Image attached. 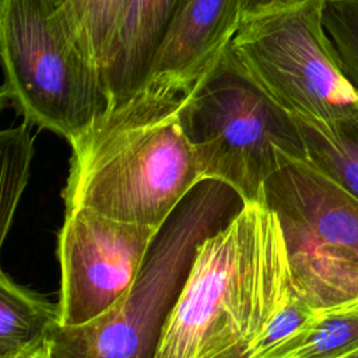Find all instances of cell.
<instances>
[{
	"label": "cell",
	"mask_w": 358,
	"mask_h": 358,
	"mask_svg": "<svg viewBox=\"0 0 358 358\" xmlns=\"http://www.w3.org/2000/svg\"><path fill=\"white\" fill-rule=\"evenodd\" d=\"M306 1L310 0H241V25L253 18L301 6Z\"/></svg>",
	"instance_id": "ac0fdd59"
},
{
	"label": "cell",
	"mask_w": 358,
	"mask_h": 358,
	"mask_svg": "<svg viewBox=\"0 0 358 358\" xmlns=\"http://www.w3.org/2000/svg\"><path fill=\"white\" fill-rule=\"evenodd\" d=\"M292 116L305 144L306 159L358 199V112L331 122Z\"/></svg>",
	"instance_id": "7c38bea8"
},
{
	"label": "cell",
	"mask_w": 358,
	"mask_h": 358,
	"mask_svg": "<svg viewBox=\"0 0 358 358\" xmlns=\"http://www.w3.org/2000/svg\"><path fill=\"white\" fill-rule=\"evenodd\" d=\"M248 348H249V344H238L211 358H248Z\"/></svg>",
	"instance_id": "ffe728a7"
},
{
	"label": "cell",
	"mask_w": 358,
	"mask_h": 358,
	"mask_svg": "<svg viewBox=\"0 0 358 358\" xmlns=\"http://www.w3.org/2000/svg\"><path fill=\"white\" fill-rule=\"evenodd\" d=\"M337 358H358V347L350 350L348 352H345V354H343V355H340Z\"/></svg>",
	"instance_id": "44dd1931"
},
{
	"label": "cell",
	"mask_w": 358,
	"mask_h": 358,
	"mask_svg": "<svg viewBox=\"0 0 358 358\" xmlns=\"http://www.w3.org/2000/svg\"><path fill=\"white\" fill-rule=\"evenodd\" d=\"M159 231L90 208L64 211L57 241L60 326H81L109 310L133 285Z\"/></svg>",
	"instance_id": "ba28073f"
},
{
	"label": "cell",
	"mask_w": 358,
	"mask_h": 358,
	"mask_svg": "<svg viewBox=\"0 0 358 358\" xmlns=\"http://www.w3.org/2000/svg\"><path fill=\"white\" fill-rule=\"evenodd\" d=\"M182 123L203 180L242 201L263 199L264 183L288 158L306 159L294 116L248 71L231 43L185 92Z\"/></svg>",
	"instance_id": "3957f363"
},
{
	"label": "cell",
	"mask_w": 358,
	"mask_h": 358,
	"mask_svg": "<svg viewBox=\"0 0 358 358\" xmlns=\"http://www.w3.org/2000/svg\"><path fill=\"white\" fill-rule=\"evenodd\" d=\"M13 358H52L50 357V348H49V341H43L42 344L32 347Z\"/></svg>",
	"instance_id": "d6986e66"
},
{
	"label": "cell",
	"mask_w": 358,
	"mask_h": 358,
	"mask_svg": "<svg viewBox=\"0 0 358 358\" xmlns=\"http://www.w3.org/2000/svg\"><path fill=\"white\" fill-rule=\"evenodd\" d=\"M183 1L131 0L105 71L109 106L123 102L145 85L166 27Z\"/></svg>",
	"instance_id": "30bf717a"
},
{
	"label": "cell",
	"mask_w": 358,
	"mask_h": 358,
	"mask_svg": "<svg viewBox=\"0 0 358 358\" xmlns=\"http://www.w3.org/2000/svg\"><path fill=\"white\" fill-rule=\"evenodd\" d=\"M294 294L275 213L264 199L241 204L197 246L155 358H211L250 345Z\"/></svg>",
	"instance_id": "7a4b0ae2"
},
{
	"label": "cell",
	"mask_w": 358,
	"mask_h": 358,
	"mask_svg": "<svg viewBox=\"0 0 358 358\" xmlns=\"http://www.w3.org/2000/svg\"><path fill=\"white\" fill-rule=\"evenodd\" d=\"M319 310L312 309L295 294L285 302L266 323L262 331L250 343L248 348V358H257L268 348L274 347L284 338L294 334L310 319L316 316Z\"/></svg>",
	"instance_id": "2e32d148"
},
{
	"label": "cell",
	"mask_w": 358,
	"mask_h": 358,
	"mask_svg": "<svg viewBox=\"0 0 358 358\" xmlns=\"http://www.w3.org/2000/svg\"><path fill=\"white\" fill-rule=\"evenodd\" d=\"M287 245L292 289L315 310L358 303V199L303 158L264 183Z\"/></svg>",
	"instance_id": "8992f818"
},
{
	"label": "cell",
	"mask_w": 358,
	"mask_h": 358,
	"mask_svg": "<svg viewBox=\"0 0 358 358\" xmlns=\"http://www.w3.org/2000/svg\"><path fill=\"white\" fill-rule=\"evenodd\" d=\"M324 0H310L242 24L231 48L253 78L291 115L323 122L358 112V92L326 35Z\"/></svg>",
	"instance_id": "52a82bcc"
},
{
	"label": "cell",
	"mask_w": 358,
	"mask_h": 358,
	"mask_svg": "<svg viewBox=\"0 0 358 358\" xmlns=\"http://www.w3.org/2000/svg\"><path fill=\"white\" fill-rule=\"evenodd\" d=\"M236 200L221 182L197 185L161 228L130 289L92 322L57 324L48 337L50 357L155 358L197 246L238 211Z\"/></svg>",
	"instance_id": "277c9868"
},
{
	"label": "cell",
	"mask_w": 358,
	"mask_h": 358,
	"mask_svg": "<svg viewBox=\"0 0 358 358\" xmlns=\"http://www.w3.org/2000/svg\"><path fill=\"white\" fill-rule=\"evenodd\" d=\"M239 27L241 0H185L166 27L145 85L187 92Z\"/></svg>",
	"instance_id": "9c48e42d"
},
{
	"label": "cell",
	"mask_w": 358,
	"mask_h": 358,
	"mask_svg": "<svg viewBox=\"0 0 358 358\" xmlns=\"http://www.w3.org/2000/svg\"><path fill=\"white\" fill-rule=\"evenodd\" d=\"M105 1L106 0H60L88 53L99 67L103 80L106 69V48L103 38Z\"/></svg>",
	"instance_id": "9a60e30c"
},
{
	"label": "cell",
	"mask_w": 358,
	"mask_h": 358,
	"mask_svg": "<svg viewBox=\"0 0 358 358\" xmlns=\"http://www.w3.org/2000/svg\"><path fill=\"white\" fill-rule=\"evenodd\" d=\"M24 122L0 133V242L4 243L21 196L28 183L35 154V136Z\"/></svg>",
	"instance_id": "4fadbf2b"
},
{
	"label": "cell",
	"mask_w": 358,
	"mask_h": 358,
	"mask_svg": "<svg viewBox=\"0 0 358 358\" xmlns=\"http://www.w3.org/2000/svg\"><path fill=\"white\" fill-rule=\"evenodd\" d=\"M130 6H131V0H106L105 1L103 38H105V48H106V66H108L112 49L124 25Z\"/></svg>",
	"instance_id": "e0dca14e"
},
{
	"label": "cell",
	"mask_w": 358,
	"mask_h": 358,
	"mask_svg": "<svg viewBox=\"0 0 358 358\" xmlns=\"http://www.w3.org/2000/svg\"><path fill=\"white\" fill-rule=\"evenodd\" d=\"M0 56L1 98L31 126L71 143L109 108L103 76L60 0H0Z\"/></svg>",
	"instance_id": "5b68a950"
},
{
	"label": "cell",
	"mask_w": 358,
	"mask_h": 358,
	"mask_svg": "<svg viewBox=\"0 0 358 358\" xmlns=\"http://www.w3.org/2000/svg\"><path fill=\"white\" fill-rule=\"evenodd\" d=\"M322 21L341 71L358 92V0H324Z\"/></svg>",
	"instance_id": "5bb4252c"
},
{
	"label": "cell",
	"mask_w": 358,
	"mask_h": 358,
	"mask_svg": "<svg viewBox=\"0 0 358 358\" xmlns=\"http://www.w3.org/2000/svg\"><path fill=\"white\" fill-rule=\"evenodd\" d=\"M183 96L144 85L71 141L64 211L90 208L162 228L204 182L182 123Z\"/></svg>",
	"instance_id": "6da1fadb"
},
{
	"label": "cell",
	"mask_w": 358,
	"mask_h": 358,
	"mask_svg": "<svg viewBox=\"0 0 358 358\" xmlns=\"http://www.w3.org/2000/svg\"><path fill=\"white\" fill-rule=\"evenodd\" d=\"M57 324L59 303L0 273V358H13L42 344Z\"/></svg>",
	"instance_id": "8fae6325"
}]
</instances>
